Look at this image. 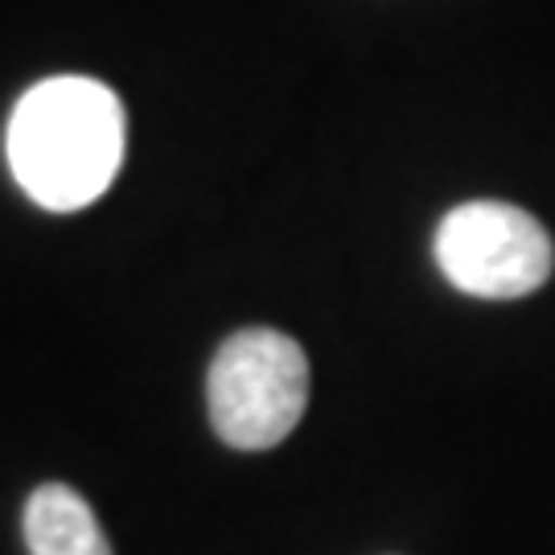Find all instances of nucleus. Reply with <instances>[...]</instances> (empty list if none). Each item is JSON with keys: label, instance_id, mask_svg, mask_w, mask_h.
I'll use <instances>...</instances> for the list:
<instances>
[{"label": "nucleus", "instance_id": "obj_1", "mask_svg": "<svg viewBox=\"0 0 555 555\" xmlns=\"http://www.w3.org/2000/svg\"><path fill=\"white\" fill-rule=\"evenodd\" d=\"M128 119L100 79L59 75L29 87L9 119V169L41 210H82L107 194L124 165Z\"/></svg>", "mask_w": 555, "mask_h": 555}, {"label": "nucleus", "instance_id": "obj_2", "mask_svg": "<svg viewBox=\"0 0 555 555\" xmlns=\"http://www.w3.org/2000/svg\"><path fill=\"white\" fill-rule=\"evenodd\" d=\"M206 403L215 433L231 449H276L293 437L309 403L305 350L276 330H238L210 362Z\"/></svg>", "mask_w": 555, "mask_h": 555}, {"label": "nucleus", "instance_id": "obj_3", "mask_svg": "<svg viewBox=\"0 0 555 555\" xmlns=\"http://www.w3.org/2000/svg\"><path fill=\"white\" fill-rule=\"evenodd\" d=\"M433 256L453 288L481 300L531 297L555 268L547 227L506 202L453 206L433 235Z\"/></svg>", "mask_w": 555, "mask_h": 555}, {"label": "nucleus", "instance_id": "obj_4", "mask_svg": "<svg viewBox=\"0 0 555 555\" xmlns=\"http://www.w3.org/2000/svg\"><path fill=\"white\" fill-rule=\"evenodd\" d=\"M25 543L29 555H112L100 518L87 498L70 486L50 481L25 502Z\"/></svg>", "mask_w": 555, "mask_h": 555}]
</instances>
